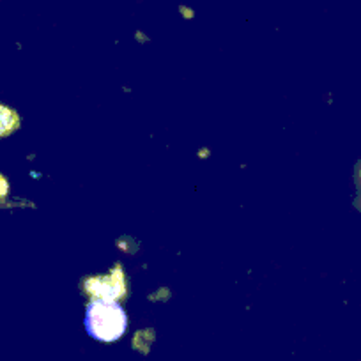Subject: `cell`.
I'll return each mask as SVG.
<instances>
[{
  "label": "cell",
  "instance_id": "obj_1",
  "mask_svg": "<svg viewBox=\"0 0 361 361\" xmlns=\"http://www.w3.org/2000/svg\"><path fill=\"white\" fill-rule=\"evenodd\" d=\"M85 328L99 342H116L128 328L126 312L116 301H90L85 314Z\"/></svg>",
  "mask_w": 361,
  "mask_h": 361
},
{
  "label": "cell",
  "instance_id": "obj_2",
  "mask_svg": "<svg viewBox=\"0 0 361 361\" xmlns=\"http://www.w3.org/2000/svg\"><path fill=\"white\" fill-rule=\"evenodd\" d=\"M83 290L92 298V301H117L126 296V279L119 266L106 276L89 279L83 283Z\"/></svg>",
  "mask_w": 361,
  "mask_h": 361
},
{
  "label": "cell",
  "instance_id": "obj_3",
  "mask_svg": "<svg viewBox=\"0 0 361 361\" xmlns=\"http://www.w3.org/2000/svg\"><path fill=\"white\" fill-rule=\"evenodd\" d=\"M20 117L15 110L0 105V138L8 137L13 131L18 130Z\"/></svg>",
  "mask_w": 361,
  "mask_h": 361
},
{
  "label": "cell",
  "instance_id": "obj_4",
  "mask_svg": "<svg viewBox=\"0 0 361 361\" xmlns=\"http://www.w3.org/2000/svg\"><path fill=\"white\" fill-rule=\"evenodd\" d=\"M354 180H356V199H354V206L361 211V161L356 165V172H354Z\"/></svg>",
  "mask_w": 361,
  "mask_h": 361
},
{
  "label": "cell",
  "instance_id": "obj_5",
  "mask_svg": "<svg viewBox=\"0 0 361 361\" xmlns=\"http://www.w3.org/2000/svg\"><path fill=\"white\" fill-rule=\"evenodd\" d=\"M8 193V180L0 176V197H4Z\"/></svg>",
  "mask_w": 361,
  "mask_h": 361
}]
</instances>
